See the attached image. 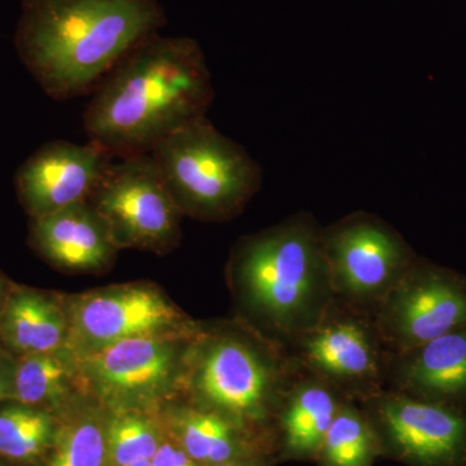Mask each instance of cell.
Returning a JSON list of instances; mask_svg holds the SVG:
<instances>
[{
	"instance_id": "cell-1",
	"label": "cell",
	"mask_w": 466,
	"mask_h": 466,
	"mask_svg": "<svg viewBox=\"0 0 466 466\" xmlns=\"http://www.w3.org/2000/svg\"><path fill=\"white\" fill-rule=\"evenodd\" d=\"M213 81L200 46L186 36H149L95 88L82 121L88 142L113 158L149 155L168 135L207 116Z\"/></svg>"
},
{
	"instance_id": "cell-2",
	"label": "cell",
	"mask_w": 466,
	"mask_h": 466,
	"mask_svg": "<svg viewBox=\"0 0 466 466\" xmlns=\"http://www.w3.org/2000/svg\"><path fill=\"white\" fill-rule=\"evenodd\" d=\"M167 23L159 0H23L15 47L43 92L64 101L95 91Z\"/></svg>"
},
{
	"instance_id": "cell-3",
	"label": "cell",
	"mask_w": 466,
	"mask_h": 466,
	"mask_svg": "<svg viewBox=\"0 0 466 466\" xmlns=\"http://www.w3.org/2000/svg\"><path fill=\"white\" fill-rule=\"evenodd\" d=\"M229 274L245 308L284 348L317 325L336 299L323 227L308 213L242 238Z\"/></svg>"
},
{
	"instance_id": "cell-4",
	"label": "cell",
	"mask_w": 466,
	"mask_h": 466,
	"mask_svg": "<svg viewBox=\"0 0 466 466\" xmlns=\"http://www.w3.org/2000/svg\"><path fill=\"white\" fill-rule=\"evenodd\" d=\"M182 214L231 219L259 191L262 170L207 116L184 125L149 153Z\"/></svg>"
},
{
	"instance_id": "cell-5",
	"label": "cell",
	"mask_w": 466,
	"mask_h": 466,
	"mask_svg": "<svg viewBox=\"0 0 466 466\" xmlns=\"http://www.w3.org/2000/svg\"><path fill=\"white\" fill-rule=\"evenodd\" d=\"M296 370L280 343L235 333H202L193 345L187 373L201 408L238 425L278 410Z\"/></svg>"
},
{
	"instance_id": "cell-6",
	"label": "cell",
	"mask_w": 466,
	"mask_h": 466,
	"mask_svg": "<svg viewBox=\"0 0 466 466\" xmlns=\"http://www.w3.org/2000/svg\"><path fill=\"white\" fill-rule=\"evenodd\" d=\"M285 349L297 366L346 400H361L386 389L389 352L375 317L342 300L334 299L320 321Z\"/></svg>"
},
{
	"instance_id": "cell-7",
	"label": "cell",
	"mask_w": 466,
	"mask_h": 466,
	"mask_svg": "<svg viewBox=\"0 0 466 466\" xmlns=\"http://www.w3.org/2000/svg\"><path fill=\"white\" fill-rule=\"evenodd\" d=\"M323 244L336 299L373 317L416 260L394 227L364 211L323 228Z\"/></svg>"
},
{
	"instance_id": "cell-8",
	"label": "cell",
	"mask_w": 466,
	"mask_h": 466,
	"mask_svg": "<svg viewBox=\"0 0 466 466\" xmlns=\"http://www.w3.org/2000/svg\"><path fill=\"white\" fill-rule=\"evenodd\" d=\"M201 334L137 337L78 358L84 390L115 410L150 406L182 381Z\"/></svg>"
},
{
	"instance_id": "cell-9",
	"label": "cell",
	"mask_w": 466,
	"mask_h": 466,
	"mask_svg": "<svg viewBox=\"0 0 466 466\" xmlns=\"http://www.w3.org/2000/svg\"><path fill=\"white\" fill-rule=\"evenodd\" d=\"M88 201L118 249L165 253L179 240L182 211L150 155L112 162Z\"/></svg>"
},
{
	"instance_id": "cell-10",
	"label": "cell",
	"mask_w": 466,
	"mask_h": 466,
	"mask_svg": "<svg viewBox=\"0 0 466 466\" xmlns=\"http://www.w3.org/2000/svg\"><path fill=\"white\" fill-rule=\"evenodd\" d=\"M66 348L76 358L137 337L198 336L196 325L155 285L104 288L66 300Z\"/></svg>"
},
{
	"instance_id": "cell-11",
	"label": "cell",
	"mask_w": 466,
	"mask_h": 466,
	"mask_svg": "<svg viewBox=\"0 0 466 466\" xmlns=\"http://www.w3.org/2000/svg\"><path fill=\"white\" fill-rule=\"evenodd\" d=\"M389 354H400L466 327V280L415 260L375 314Z\"/></svg>"
},
{
	"instance_id": "cell-12",
	"label": "cell",
	"mask_w": 466,
	"mask_h": 466,
	"mask_svg": "<svg viewBox=\"0 0 466 466\" xmlns=\"http://www.w3.org/2000/svg\"><path fill=\"white\" fill-rule=\"evenodd\" d=\"M377 438L413 466H465L466 413L461 408L385 390L358 400Z\"/></svg>"
},
{
	"instance_id": "cell-13",
	"label": "cell",
	"mask_w": 466,
	"mask_h": 466,
	"mask_svg": "<svg viewBox=\"0 0 466 466\" xmlns=\"http://www.w3.org/2000/svg\"><path fill=\"white\" fill-rule=\"evenodd\" d=\"M112 156L96 144L52 140L43 144L15 175L18 202L30 219L90 200Z\"/></svg>"
},
{
	"instance_id": "cell-14",
	"label": "cell",
	"mask_w": 466,
	"mask_h": 466,
	"mask_svg": "<svg viewBox=\"0 0 466 466\" xmlns=\"http://www.w3.org/2000/svg\"><path fill=\"white\" fill-rule=\"evenodd\" d=\"M27 242L46 262L67 272L103 271L119 250L108 225L90 201L30 219Z\"/></svg>"
},
{
	"instance_id": "cell-15",
	"label": "cell",
	"mask_w": 466,
	"mask_h": 466,
	"mask_svg": "<svg viewBox=\"0 0 466 466\" xmlns=\"http://www.w3.org/2000/svg\"><path fill=\"white\" fill-rule=\"evenodd\" d=\"M386 389L461 408L466 403V327L389 354Z\"/></svg>"
},
{
	"instance_id": "cell-16",
	"label": "cell",
	"mask_w": 466,
	"mask_h": 466,
	"mask_svg": "<svg viewBox=\"0 0 466 466\" xmlns=\"http://www.w3.org/2000/svg\"><path fill=\"white\" fill-rule=\"evenodd\" d=\"M67 339L66 300L50 291L14 283L0 309V346L20 358L66 348Z\"/></svg>"
},
{
	"instance_id": "cell-17",
	"label": "cell",
	"mask_w": 466,
	"mask_h": 466,
	"mask_svg": "<svg viewBox=\"0 0 466 466\" xmlns=\"http://www.w3.org/2000/svg\"><path fill=\"white\" fill-rule=\"evenodd\" d=\"M343 398L324 380L297 366L278 413L289 458L318 456Z\"/></svg>"
},
{
	"instance_id": "cell-18",
	"label": "cell",
	"mask_w": 466,
	"mask_h": 466,
	"mask_svg": "<svg viewBox=\"0 0 466 466\" xmlns=\"http://www.w3.org/2000/svg\"><path fill=\"white\" fill-rule=\"evenodd\" d=\"M84 389L78 358L69 348L15 360L11 400L57 416L76 389Z\"/></svg>"
},
{
	"instance_id": "cell-19",
	"label": "cell",
	"mask_w": 466,
	"mask_h": 466,
	"mask_svg": "<svg viewBox=\"0 0 466 466\" xmlns=\"http://www.w3.org/2000/svg\"><path fill=\"white\" fill-rule=\"evenodd\" d=\"M60 425L57 416L14 400L0 401V461L36 466L50 455Z\"/></svg>"
},
{
	"instance_id": "cell-20",
	"label": "cell",
	"mask_w": 466,
	"mask_h": 466,
	"mask_svg": "<svg viewBox=\"0 0 466 466\" xmlns=\"http://www.w3.org/2000/svg\"><path fill=\"white\" fill-rule=\"evenodd\" d=\"M182 449L198 464L235 461L242 441L235 422L205 408H180L174 413Z\"/></svg>"
},
{
	"instance_id": "cell-21",
	"label": "cell",
	"mask_w": 466,
	"mask_h": 466,
	"mask_svg": "<svg viewBox=\"0 0 466 466\" xmlns=\"http://www.w3.org/2000/svg\"><path fill=\"white\" fill-rule=\"evenodd\" d=\"M377 444L375 431L360 406L346 400L334 417L318 456L324 466H370Z\"/></svg>"
},
{
	"instance_id": "cell-22",
	"label": "cell",
	"mask_w": 466,
	"mask_h": 466,
	"mask_svg": "<svg viewBox=\"0 0 466 466\" xmlns=\"http://www.w3.org/2000/svg\"><path fill=\"white\" fill-rule=\"evenodd\" d=\"M108 460L106 426L95 412L60 426L47 466H104Z\"/></svg>"
},
{
	"instance_id": "cell-23",
	"label": "cell",
	"mask_w": 466,
	"mask_h": 466,
	"mask_svg": "<svg viewBox=\"0 0 466 466\" xmlns=\"http://www.w3.org/2000/svg\"><path fill=\"white\" fill-rule=\"evenodd\" d=\"M161 446L157 428L137 410H116L106 424L108 460L127 466L150 460Z\"/></svg>"
},
{
	"instance_id": "cell-24",
	"label": "cell",
	"mask_w": 466,
	"mask_h": 466,
	"mask_svg": "<svg viewBox=\"0 0 466 466\" xmlns=\"http://www.w3.org/2000/svg\"><path fill=\"white\" fill-rule=\"evenodd\" d=\"M150 462L152 466H200L186 451L170 443H161Z\"/></svg>"
},
{
	"instance_id": "cell-25",
	"label": "cell",
	"mask_w": 466,
	"mask_h": 466,
	"mask_svg": "<svg viewBox=\"0 0 466 466\" xmlns=\"http://www.w3.org/2000/svg\"><path fill=\"white\" fill-rule=\"evenodd\" d=\"M15 360L9 352L0 346V401L11 400L14 391Z\"/></svg>"
},
{
	"instance_id": "cell-26",
	"label": "cell",
	"mask_w": 466,
	"mask_h": 466,
	"mask_svg": "<svg viewBox=\"0 0 466 466\" xmlns=\"http://www.w3.org/2000/svg\"><path fill=\"white\" fill-rule=\"evenodd\" d=\"M14 281L9 280L5 275L0 272V309H2L3 303L7 299L9 290H11Z\"/></svg>"
},
{
	"instance_id": "cell-27",
	"label": "cell",
	"mask_w": 466,
	"mask_h": 466,
	"mask_svg": "<svg viewBox=\"0 0 466 466\" xmlns=\"http://www.w3.org/2000/svg\"><path fill=\"white\" fill-rule=\"evenodd\" d=\"M208 466H249V465L244 464V462H240V461H238V460H235V461L222 462V464L208 465Z\"/></svg>"
},
{
	"instance_id": "cell-28",
	"label": "cell",
	"mask_w": 466,
	"mask_h": 466,
	"mask_svg": "<svg viewBox=\"0 0 466 466\" xmlns=\"http://www.w3.org/2000/svg\"><path fill=\"white\" fill-rule=\"evenodd\" d=\"M127 466H152L150 460H142V461L134 462V464Z\"/></svg>"
},
{
	"instance_id": "cell-29",
	"label": "cell",
	"mask_w": 466,
	"mask_h": 466,
	"mask_svg": "<svg viewBox=\"0 0 466 466\" xmlns=\"http://www.w3.org/2000/svg\"><path fill=\"white\" fill-rule=\"evenodd\" d=\"M0 466H7V465H5V462L0 461Z\"/></svg>"
}]
</instances>
